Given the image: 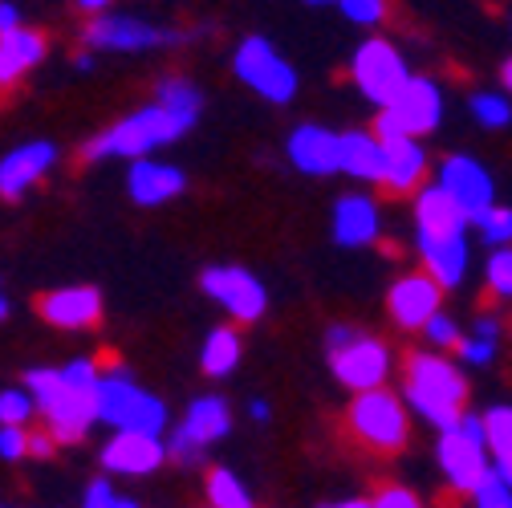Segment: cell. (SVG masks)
<instances>
[{"mask_svg":"<svg viewBox=\"0 0 512 508\" xmlns=\"http://www.w3.org/2000/svg\"><path fill=\"white\" fill-rule=\"evenodd\" d=\"M187 131H196V126H191L183 114H175L171 106H163L159 98H151V102L135 106L131 114L114 118L106 131L90 135V139L82 143L78 159H82L86 167H94V163H110V159H122V163L151 159V155L175 147Z\"/></svg>","mask_w":512,"mask_h":508,"instance_id":"cell-1","label":"cell"},{"mask_svg":"<svg viewBox=\"0 0 512 508\" xmlns=\"http://www.w3.org/2000/svg\"><path fill=\"white\" fill-rule=\"evenodd\" d=\"M403 399L419 419H427L443 431L464 419L468 378L460 374L456 362H447L431 350H415L403 362Z\"/></svg>","mask_w":512,"mask_h":508,"instance_id":"cell-2","label":"cell"},{"mask_svg":"<svg viewBox=\"0 0 512 508\" xmlns=\"http://www.w3.org/2000/svg\"><path fill=\"white\" fill-rule=\"evenodd\" d=\"M25 387L37 399V411L45 419V431L57 443H82L86 431L98 423V387L70 383L61 366H37L25 374Z\"/></svg>","mask_w":512,"mask_h":508,"instance_id":"cell-3","label":"cell"},{"mask_svg":"<svg viewBox=\"0 0 512 508\" xmlns=\"http://www.w3.org/2000/svg\"><path fill=\"white\" fill-rule=\"evenodd\" d=\"M228 70L232 78L252 90L256 98H265L273 106H289L301 90V74L293 61L265 37V33H244L236 45H232V57H228Z\"/></svg>","mask_w":512,"mask_h":508,"instance_id":"cell-4","label":"cell"},{"mask_svg":"<svg viewBox=\"0 0 512 508\" xmlns=\"http://www.w3.org/2000/svg\"><path fill=\"white\" fill-rule=\"evenodd\" d=\"M187 41H196L191 29L159 25L139 13H114V9L86 17V29H82V45L94 53H159V49H179Z\"/></svg>","mask_w":512,"mask_h":508,"instance_id":"cell-5","label":"cell"},{"mask_svg":"<svg viewBox=\"0 0 512 508\" xmlns=\"http://www.w3.org/2000/svg\"><path fill=\"white\" fill-rule=\"evenodd\" d=\"M326 354H330L334 378H338L346 391L366 395V391L387 387L391 350H387V342H382V338L358 334L354 326L338 322V326H330V334H326Z\"/></svg>","mask_w":512,"mask_h":508,"instance_id":"cell-6","label":"cell"},{"mask_svg":"<svg viewBox=\"0 0 512 508\" xmlns=\"http://www.w3.org/2000/svg\"><path fill=\"white\" fill-rule=\"evenodd\" d=\"M98 423H106L114 431L163 435L167 431V403L155 399L151 391H143L122 366H110V370H102V383H98Z\"/></svg>","mask_w":512,"mask_h":508,"instance_id":"cell-7","label":"cell"},{"mask_svg":"<svg viewBox=\"0 0 512 508\" xmlns=\"http://www.w3.org/2000/svg\"><path fill=\"white\" fill-rule=\"evenodd\" d=\"M346 427L350 435L370 452L382 456H395L407 448V435H411V419H407V399L378 387L366 395H354L350 411H346Z\"/></svg>","mask_w":512,"mask_h":508,"instance_id":"cell-8","label":"cell"},{"mask_svg":"<svg viewBox=\"0 0 512 508\" xmlns=\"http://www.w3.org/2000/svg\"><path fill=\"white\" fill-rule=\"evenodd\" d=\"M415 74H411V66H407V57H403V49L395 45V41H387V37H366L358 49H354V57H350V82H354V90L370 102V106H391L399 94H403V86L411 82Z\"/></svg>","mask_w":512,"mask_h":508,"instance_id":"cell-9","label":"cell"},{"mask_svg":"<svg viewBox=\"0 0 512 508\" xmlns=\"http://www.w3.org/2000/svg\"><path fill=\"white\" fill-rule=\"evenodd\" d=\"M443 122V90L431 78H411L403 94L374 114V135L382 143L391 139H423Z\"/></svg>","mask_w":512,"mask_h":508,"instance_id":"cell-10","label":"cell"},{"mask_svg":"<svg viewBox=\"0 0 512 508\" xmlns=\"http://www.w3.org/2000/svg\"><path fill=\"white\" fill-rule=\"evenodd\" d=\"M439 468L456 492H476V484L488 476V435H484V419L464 415L460 423L443 427L439 443H435Z\"/></svg>","mask_w":512,"mask_h":508,"instance_id":"cell-11","label":"cell"},{"mask_svg":"<svg viewBox=\"0 0 512 508\" xmlns=\"http://www.w3.org/2000/svg\"><path fill=\"white\" fill-rule=\"evenodd\" d=\"M200 289L208 293L212 305L224 309V317L236 326L261 322L265 309H269L265 281L244 265H208V269H200Z\"/></svg>","mask_w":512,"mask_h":508,"instance_id":"cell-12","label":"cell"},{"mask_svg":"<svg viewBox=\"0 0 512 508\" xmlns=\"http://www.w3.org/2000/svg\"><path fill=\"white\" fill-rule=\"evenodd\" d=\"M228 431H232V407L220 395H200L183 411L175 431L167 435V452L179 464H196L212 443H220Z\"/></svg>","mask_w":512,"mask_h":508,"instance_id":"cell-13","label":"cell"},{"mask_svg":"<svg viewBox=\"0 0 512 508\" xmlns=\"http://www.w3.org/2000/svg\"><path fill=\"white\" fill-rule=\"evenodd\" d=\"M57 163H61V151H57L53 139L17 143L13 151L0 155V200H5V204H21L37 183H45L53 175Z\"/></svg>","mask_w":512,"mask_h":508,"instance_id":"cell-14","label":"cell"},{"mask_svg":"<svg viewBox=\"0 0 512 508\" xmlns=\"http://www.w3.org/2000/svg\"><path fill=\"white\" fill-rule=\"evenodd\" d=\"M37 317L53 330H94L106 313V301H102V289L98 285H57V289H45L37 301H33Z\"/></svg>","mask_w":512,"mask_h":508,"instance_id":"cell-15","label":"cell"},{"mask_svg":"<svg viewBox=\"0 0 512 508\" xmlns=\"http://www.w3.org/2000/svg\"><path fill=\"white\" fill-rule=\"evenodd\" d=\"M285 159L309 179L342 175V131H330L322 122H301L285 139Z\"/></svg>","mask_w":512,"mask_h":508,"instance_id":"cell-16","label":"cell"},{"mask_svg":"<svg viewBox=\"0 0 512 508\" xmlns=\"http://www.w3.org/2000/svg\"><path fill=\"white\" fill-rule=\"evenodd\" d=\"M435 183H439L443 192L468 212V220H472V224H476L488 208H496V204H492L496 183H492V175L484 171V163H480V159H472V155H447V159L439 163Z\"/></svg>","mask_w":512,"mask_h":508,"instance_id":"cell-17","label":"cell"},{"mask_svg":"<svg viewBox=\"0 0 512 508\" xmlns=\"http://www.w3.org/2000/svg\"><path fill=\"white\" fill-rule=\"evenodd\" d=\"M187 192V171L159 155L126 163V196L135 208H167Z\"/></svg>","mask_w":512,"mask_h":508,"instance_id":"cell-18","label":"cell"},{"mask_svg":"<svg viewBox=\"0 0 512 508\" xmlns=\"http://www.w3.org/2000/svg\"><path fill=\"white\" fill-rule=\"evenodd\" d=\"M443 305V285L419 269V273H403L391 289H387V313L399 330H427V322Z\"/></svg>","mask_w":512,"mask_h":508,"instance_id":"cell-19","label":"cell"},{"mask_svg":"<svg viewBox=\"0 0 512 508\" xmlns=\"http://www.w3.org/2000/svg\"><path fill=\"white\" fill-rule=\"evenodd\" d=\"M102 468L114 476H151L163 468V460H171L163 435L151 431H114L102 443Z\"/></svg>","mask_w":512,"mask_h":508,"instance_id":"cell-20","label":"cell"},{"mask_svg":"<svg viewBox=\"0 0 512 508\" xmlns=\"http://www.w3.org/2000/svg\"><path fill=\"white\" fill-rule=\"evenodd\" d=\"M330 236L338 248H366L382 236V212L374 204V196L366 192H346L334 200L330 212Z\"/></svg>","mask_w":512,"mask_h":508,"instance_id":"cell-21","label":"cell"},{"mask_svg":"<svg viewBox=\"0 0 512 508\" xmlns=\"http://www.w3.org/2000/svg\"><path fill=\"white\" fill-rule=\"evenodd\" d=\"M49 57V37L33 25H17L0 33V90L21 86L41 61Z\"/></svg>","mask_w":512,"mask_h":508,"instance_id":"cell-22","label":"cell"},{"mask_svg":"<svg viewBox=\"0 0 512 508\" xmlns=\"http://www.w3.org/2000/svg\"><path fill=\"white\" fill-rule=\"evenodd\" d=\"M468 212L439 183L415 192V236H468Z\"/></svg>","mask_w":512,"mask_h":508,"instance_id":"cell-23","label":"cell"},{"mask_svg":"<svg viewBox=\"0 0 512 508\" xmlns=\"http://www.w3.org/2000/svg\"><path fill=\"white\" fill-rule=\"evenodd\" d=\"M423 269L443 285L456 289L468 277V236H415Z\"/></svg>","mask_w":512,"mask_h":508,"instance_id":"cell-24","label":"cell"},{"mask_svg":"<svg viewBox=\"0 0 512 508\" xmlns=\"http://www.w3.org/2000/svg\"><path fill=\"white\" fill-rule=\"evenodd\" d=\"M342 175L354 183H378L387 179V143L374 131H342Z\"/></svg>","mask_w":512,"mask_h":508,"instance_id":"cell-25","label":"cell"},{"mask_svg":"<svg viewBox=\"0 0 512 508\" xmlns=\"http://www.w3.org/2000/svg\"><path fill=\"white\" fill-rule=\"evenodd\" d=\"M423 179H427V151L419 147V139H391L382 187L391 196H411V192H423Z\"/></svg>","mask_w":512,"mask_h":508,"instance_id":"cell-26","label":"cell"},{"mask_svg":"<svg viewBox=\"0 0 512 508\" xmlns=\"http://www.w3.org/2000/svg\"><path fill=\"white\" fill-rule=\"evenodd\" d=\"M240 354H244L240 330L236 326H216V330H208V338L200 346V370L208 378H228L240 366Z\"/></svg>","mask_w":512,"mask_h":508,"instance_id":"cell-27","label":"cell"},{"mask_svg":"<svg viewBox=\"0 0 512 508\" xmlns=\"http://www.w3.org/2000/svg\"><path fill=\"white\" fill-rule=\"evenodd\" d=\"M151 98H159L163 106H171L175 114H183L191 126H200V118H204V90L191 82V78H183V74L159 78L155 90H151Z\"/></svg>","mask_w":512,"mask_h":508,"instance_id":"cell-28","label":"cell"},{"mask_svg":"<svg viewBox=\"0 0 512 508\" xmlns=\"http://www.w3.org/2000/svg\"><path fill=\"white\" fill-rule=\"evenodd\" d=\"M208 504L212 508H252V496L232 468H212L208 472Z\"/></svg>","mask_w":512,"mask_h":508,"instance_id":"cell-29","label":"cell"},{"mask_svg":"<svg viewBox=\"0 0 512 508\" xmlns=\"http://www.w3.org/2000/svg\"><path fill=\"white\" fill-rule=\"evenodd\" d=\"M468 110L472 118L484 126V131H504V126L512 122V102L504 94H492V90H480L468 98Z\"/></svg>","mask_w":512,"mask_h":508,"instance_id":"cell-30","label":"cell"},{"mask_svg":"<svg viewBox=\"0 0 512 508\" xmlns=\"http://www.w3.org/2000/svg\"><path fill=\"white\" fill-rule=\"evenodd\" d=\"M37 415V399L29 387H9L0 391V423L5 427H25Z\"/></svg>","mask_w":512,"mask_h":508,"instance_id":"cell-31","label":"cell"},{"mask_svg":"<svg viewBox=\"0 0 512 508\" xmlns=\"http://www.w3.org/2000/svg\"><path fill=\"white\" fill-rule=\"evenodd\" d=\"M338 9L358 29H378L391 17V0H338Z\"/></svg>","mask_w":512,"mask_h":508,"instance_id":"cell-32","label":"cell"},{"mask_svg":"<svg viewBox=\"0 0 512 508\" xmlns=\"http://www.w3.org/2000/svg\"><path fill=\"white\" fill-rule=\"evenodd\" d=\"M484 435H488V448L496 452V460L512 456V407H492L484 415Z\"/></svg>","mask_w":512,"mask_h":508,"instance_id":"cell-33","label":"cell"},{"mask_svg":"<svg viewBox=\"0 0 512 508\" xmlns=\"http://www.w3.org/2000/svg\"><path fill=\"white\" fill-rule=\"evenodd\" d=\"M472 500H476V508H512V484L496 468H488V476L476 484Z\"/></svg>","mask_w":512,"mask_h":508,"instance_id":"cell-34","label":"cell"},{"mask_svg":"<svg viewBox=\"0 0 512 508\" xmlns=\"http://www.w3.org/2000/svg\"><path fill=\"white\" fill-rule=\"evenodd\" d=\"M480 236L492 244V248H504L512 244V208H488L480 220H476Z\"/></svg>","mask_w":512,"mask_h":508,"instance_id":"cell-35","label":"cell"},{"mask_svg":"<svg viewBox=\"0 0 512 508\" xmlns=\"http://www.w3.org/2000/svg\"><path fill=\"white\" fill-rule=\"evenodd\" d=\"M488 289L496 297H512V244L492 252V261H488Z\"/></svg>","mask_w":512,"mask_h":508,"instance_id":"cell-36","label":"cell"},{"mask_svg":"<svg viewBox=\"0 0 512 508\" xmlns=\"http://www.w3.org/2000/svg\"><path fill=\"white\" fill-rule=\"evenodd\" d=\"M423 334H427V342H431L435 350H456V346L464 342L460 326H456V322H452V317H447L443 309H439V313L431 317V322H427V330H423Z\"/></svg>","mask_w":512,"mask_h":508,"instance_id":"cell-37","label":"cell"},{"mask_svg":"<svg viewBox=\"0 0 512 508\" xmlns=\"http://www.w3.org/2000/svg\"><path fill=\"white\" fill-rule=\"evenodd\" d=\"M82 508H143V504L122 500L110 480H94V484L86 488V496H82Z\"/></svg>","mask_w":512,"mask_h":508,"instance_id":"cell-38","label":"cell"},{"mask_svg":"<svg viewBox=\"0 0 512 508\" xmlns=\"http://www.w3.org/2000/svg\"><path fill=\"white\" fill-rule=\"evenodd\" d=\"M0 456H5V460H25L29 456V431L0 423Z\"/></svg>","mask_w":512,"mask_h":508,"instance_id":"cell-39","label":"cell"},{"mask_svg":"<svg viewBox=\"0 0 512 508\" xmlns=\"http://www.w3.org/2000/svg\"><path fill=\"white\" fill-rule=\"evenodd\" d=\"M456 350H460V358H464V362H476V366H484V362H492V354H496V342H492V338H480V334H472V338H464Z\"/></svg>","mask_w":512,"mask_h":508,"instance_id":"cell-40","label":"cell"},{"mask_svg":"<svg viewBox=\"0 0 512 508\" xmlns=\"http://www.w3.org/2000/svg\"><path fill=\"white\" fill-rule=\"evenodd\" d=\"M370 508H419V500H415V492H407L399 484H387L370 500Z\"/></svg>","mask_w":512,"mask_h":508,"instance_id":"cell-41","label":"cell"},{"mask_svg":"<svg viewBox=\"0 0 512 508\" xmlns=\"http://www.w3.org/2000/svg\"><path fill=\"white\" fill-rule=\"evenodd\" d=\"M53 448H57V439L41 427V431H29V456H37V460H49L53 456Z\"/></svg>","mask_w":512,"mask_h":508,"instance_id":"cell-42","label":"cell"},{"mask_svg":"<svg viewBox=\"0 0 512 508\" xmlns=\"http://www.w3.org/2000/svg\"><path fill=\"white\" fill-rule=\"evenodd\" d=\"M17 25H25L21 5H17V0H0V33H9V29H17Z\"/></svg>","mask_w":512,"mask_h":508,"instance_id":"cell-43","label":"cell"},{"mask_svg":"<svg viewBox=\"0 0 512 508\" xmlns=\"http://www.w3.org/2000/svg\"><path fill=\"white\" fill-rule=\"evenodd\" d=\"M74 5H78L86 17H98V13H110L114 0H74Z\"/></svg>","mask_w":512,"mask_h":508,"instance_id":"cell-44","label":"cell"},{"mask_svg":"<svg viewBox=\"0 0 512 508\" xmlns=\"http://www.w3.org/2000/svg\"><path fill=\"white\" fill-rule=\"evenodd\" d=\"M476 334L496 342V338H500V322H496V317H480V322H476Z\"/></svg>","mask_w":512,"mask_h":508,"instance_id":"cell-45","label":"cell"},{"mask_svg":"<svg viewBox=\"0 0 512 508\" xmlns=\"http://www.w3.org/2000/svg\"><path fill=\"white\" fill-rule=\"evenodd\" d=\"M74 66H78L82 74H90V70H94V49H86V45H82V49H78V57H74Z\"/></svg>","mask_w":512,"mask_h":508,"instance_id":"cell-46","label":"cell"},{"mask_svg":"<svg viewBox=\"0 0 512 508\" xmlns=\"http://www.w3.org/2000/svg\"><path fill=\"white\" fill-rule=\"evenodd\" d=\"M248 415H252L256 423H265V419H269V403H261V399H256V403H248Z\"/></svg>","mask_w":512,"mask_h":508,"instance_id":"cell-47","label":"cell"},{"mask_svg":"<svg viewBox=\"0 0 512 508\" xmlns=\"http://www.w3.org/2000/svg\"><path fill=\"white\" fill-rule=\"evenodd\" d=\"M500 86H504V90L512 94V57H508V61H504V66H500Z\"/></svg>","mask_w":512,"mask_h":508,"instance_id":"cell-48","label":"cell"},{"mask_svg":"<svg viewBox=\"0 0 512 508\" xmlns=\"http://www.w3.org/2000/svg\"><path fill=\"white\" fill-rule=\"evenodd\" d=\"M496 472H500V476H504V480L512 484V456H504V460H496Z\"/></svg>","mask_w":512,"mask_h":508,"instance_id":"cell-49","label":"cell"},{"mask_svg":"<svg viewBox=\"0 0 512 508\" xmlns=\"http://www.w3.org/2000/svg\"><path fill=\"white\" fill-rule=\"evenodd\" d=\"M326 508H370V500H338V504H326Z\"/></svg>","mask_w":512,"mask_h":508,"instance_id":"cell-50","label":"cell"},{"mask_svg":"<svg viewBox=\"0 0 512 508\" xmlns=\"http://www.w3.org/2000/svg\"><path fill=\"white\" fill-rule=\"evenodd\" d=\"M301 5H309V9H326V5H338V0H301Z\"/></svg>","mask_w":512,"mask_h":508,"instance_id":"cell-51","label":"cell"},{"mask_svg":"<svg viewBox=\"0 0 512 508\" xmlns=\"http://www.w3.org/2000/svg\"><path fill=\"white\" fill-rule=\"evenodd\" d=\"M9 317V297H5V289H0V322Z\"/></svg>","mask_w":512,"mask_h":508,"instance_id":"cell-52","label":"cell"},{"mask_svg":"<svg viewBox=\"0 0 512 508\" xmlns=\"http://www.w3.org/2000/svg\"><path fill=\"white\" fill-rule=\"evenodd\" d=\"M208 508H212V504H208Z\"/></svg>","mask_w":512,"mask_h":508,"instance_id":"cell-53","label":"cell"}]
</instances>
